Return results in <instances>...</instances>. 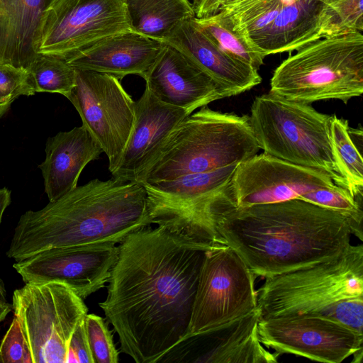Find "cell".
Returning a JSON list of instances; mask_svg holds the SVG:
<instances>
[{"label": "cell", "instance_id": "obj_35", "mask_svg": "<svg viewBox=\"0 0 363 363\" xmlns=\"http://www.w3.org/2000/svg\"><path fill=\"white\" fill-rule=\"evenodd\" d=\"M12 308V305L9 303L5 304H0V323L3 321L6 315L11 312Z\"/></svg>", "mask_w": 363, "mask_h": 363}, {"label": "cell", "instance_id": "obj_2", "mask_svg": "<svg viewBox=\"0 0 363 363\" xmlns=\"http://www.w3.org/2000/svg\"><path fill=\"white\" fill-rule=\"evenodd\" d=\"M225 186L210 198L208 217L218 242L234 250L255 277L332 259L350 245L353 225L345 214L300 199L237 207Z\"/></svg>", "mask_w": 363, "mask_h": 363}, {"label": "cell", "instance_id": "obj_25", "mask_svg": "<svg viewBox=\"0 0 363 363\" xmlns=\"http://www.w3.org/2000/svg\"><path fill=\"white\" fill-rule=\"evenodd\" d=\"M347 120L332 116L331 142L342 173L347 181L350 194L362 201L363 160L361 150L352 141Z\"/></svg>", "mask_w": 363, "mask_h": 363}, {"label": "cell", "instance_id": "obj_31", "mask_svg": "<svg viewBox=\"0 0 363 363\" xmlns=\"http://www.w3.org/2000/svg\"><path fill=\"white\" fill-rule=\"evenodd\" d=\"M0 363H33L30 350L15 317L0 343Z\"/></svg>", "mask_w": 363, "mask_h": 363}, {"label": "cell", "instance_id": "obj_17", "mask_svg": "<svg viewBox=\"0 0 363 363\" xmlns=\"http://www.w3.org/2000/svg\"><path fill=\"white\" fill-rule=\"evenodd\" d=\"M162 42L180 52L210 77L226 97L250 90L262 82L258 70L223 52L193 18L179 23Z\"/></svg>", "mask_w": 363, "mask_h": 363}, {"label": "cell", "instance_id": "obj_19", "mask_svg": "<svg viewBox=\"0 0 363 363\" xmlns=\"http://www.w3.org/2000/svg\"><path fill=\"white\" fill-rule=\"evenodd\" d=\"M330 35L327 4L319 0H294L286 4L270 23L249 37L265 57L298 50Z\"/></svg>", "mask_w": 363, "mask_h": 363}, {"label": "cell", "instance_id": "obj_22", "mask_svg": "<svg viewBox=\"0 0 363 363\" xmlns=\"http://www.w3.org/2000/svg\"><path fill=\"white\" fill-rule=\"evenodd\" d=\"M51 0H0V63L28 69L36 57L35 37Z\"/></svg>", "mask_w": 363, "mask_h": 363}, {"label": "cell", "instance_id": "obj_16", "mask_svg": "<svg viewBox=\"0 0 363 363\" xmlns=\"http://www.w3.org/2000/svg\"><path fill=\"white\" fill-rule=\"evenodd\" d=\"M143 79L160 101L189 113L226 97L210 77L166 44Z\"/></svg>", "mask_w": 363, "mask_h": 363}, {"label": "cell", "instance_id": "obj_24", "mask_svg": "<svg viewBox=\"0 0 363 363\" xmlns=\"http://www.w3.org/2000/svg\"><path fill=\"white\" fill-rule=\"evenodd\" d=\"M193 21L225 53L257 70L263 65L264 57L256 49L249 35L235 29L220 11L202 18L194 17Z\"/></svg>", "mask_w": 363, "mask_h": 363}, {"label": "cell", "instance_id": "obj_32", "mask_svg": "<svg viewBox=\"0 0 363 363\" xmlns=\"http://www.w3.org/2000/svg\"><path fill=\"white\" fill-rule=\"evenodd\" d=\"M84 320V318L77 325L71 336L66 363H93Z\"/></svg>", "mask_w": 363, "mask_h": 363}, {"label": "cell", "instance_id": "obj_38", "mask_svg": "<svg viewBox=\"0 0 363 363\" xmlns=\"http://www.w3.org/2000/svg\"><path fill=\"white\" fill-rule=\"evenodd\" d=\"M323 3H325V4H328L330 3L332 0H319Z\"/></svg>", "mask_w": 363, "mask_h": 363}, {"label": "cell", "instance_id": "obj_1", "mask_svg": "<svg viewBox=\"0 0 363 363\" xmlns=\"http://www.w3.org/2000/svg\"><path fill=\"white\" fill-rule=\"evenodd\" d=\"M118 244L107 296L99 306L122 352L137 363L162 362L187 335L206 252L220 244L159 225Z\"/></svg>", "mask_w": 363, "mask_h": 363}, {"label": "cell", "instance_id": "obj_18", "mask_svg": "<svg viewBox=\"0 0 363 363\" xmlns=\"http://www.w3.org/2000/svg\"><path fill=\"white\" fill-rule=\"evenodd\" d=\"M257 308L253 312L209 331L187 338L192 362L277 363L279 353L271 352L261 343Z\"/></svg>", "mask_w": 363, "mask_h": 363}, {"label": "cell", "instance_id": "obj_29", "mask_svg": "<svg viewBox=\"0 0 363 363\" xmlns=\"http://www.w3.org/2000/svg\"><path fill=\"white\" fill-rule=\"evenodd\" d=\"M331 35L363 30V0H332L327 4Z\"/></svg>", "mask_w": 363, "mask_h": 363}, {"label": "cell", "instance_id": "obj_14", "mask_svg": "<svg viewBox=\"0 0 363 363\" xmlns=\"http://www.w3.org/2000/svg\"><path fill=\"white\" fill-rule=\"evenodd\" d=\"M113 242L42 251L13 264L26 283L57 282L82 299L104 287L118 257Z\"/></svg>", "mask_w": 363, "mask_h": 363}, {"label": "cell", "instance_id": "obj_11", "mask_svg": "<svg viewBox=\"0 0 363 363\" xmlns=\"http://www.w3.org/2000/svg\"><path fill=\"white\" fill-rule=\"evenodd\" d=\"M75 71V84L67 99L79 113L82 125L106 155L111 173L118 165L130 136L135 121V101L116 77Z\"/></svg>", "mask_w": 363, "mask_h": 363}, {"label": "cell", "instance_id": "obj_34", "mask_svg": "<svg viewBox=\"0 0 363 363\" xmlns=\"http://www.w3.org/2000/svg\"><path fill=\"white\" fill-rule=\"evenodd\" d=\"M11 201V191L4 187L0 189V223L6 208L9 206Z\"/></svg>", "mask_w": 363, "mask_h": 363}, {"label": "cell", "instance_id": "obj_3", "mask_svg": "<svg viewBox=\"0 0 363 363\" xmlns=\"http://www.w3.org/2000/svg\"><path fill=\"white\" fill-rule=\"evenodd\" d=\"M151 225L142 183L94 179L21 215L6 256L18 262L52 248L120 243Z\"/></svg>", "mask_w": 363, "mask_h": 363}, {"label": "cell", "instance_id": "obj_36", "mask_svg": "<svg viewBox=\"0 0 363 363\" xmlns=\"http://www.w3.org/2000/svg\"><path fill=\"white\" fill-rule=\"evenodd\" d=\"M7 303L6 291L4 283L0 278V304H5Z\"/></svg>", "mask_w": 363, "mask_h": 363}, {"label": "cell", "instance_id": "obj_33", "mask_svg": "<svg viewBox=\"0 0 363 363\" xmlns=\"http://www.w3.org/2000/svg\"><path fill=\"white\" fill-rule=\"evenodd\" d=\"M232 1L233 0H197L193 4L195 17L202 18L213 14Z\"/></svg>", "mask_w": 363, "mask_h": 363}, {"label": "cell", "instance_id": "obj_5", "mask_svg": "<svg viewBox=\"0 0 363 363\" xmlns=\"http://www.w3.org/2000/svg\"><path fill=\"white\" fill-rule=\"evenodd\" d=\"M331 118L308 104L269 92L255 97L249 116L259 150L286 162L320 170L350 191L333 150Z\"/></svg>", "mask_w": 363, "mask_h": 363}, {"label": "cell", "instance_id": "obj_9", "mask_svg": "<svg viewBox=\"0 0 363 363\" xmlns=\"http://www.w3.org/2000/svg\"><path fill=\"white\" fill-rule=\"evenodd\" d=\"M255 279V274L229 246L216 245L208 250L200 269L184 340L255 311L257 291Z\"/></svg>", "mask_w": 363, "mask_h": 363}, {"label": "cell", "instance_id": "obj_21", "mask_svg": "<svg viewBox=\"0 0 363 363\" xmlns=\"http://www.w3.org/2000/svg\"><path fill=\"white\" fill-rule=\"evenodd\" d=\"M45 151V158L39 168L50 201L75 188L85 166L97 160L103 152L99 144L83 125L49 138Z\"/></svg>", "mask_w": 363, "mask_h": 363}, {"label": "cell", "instance_id": "obj_27", "mask_svg": "<svg viewBox=\"0 0 363 363\" xmlns=\"http://www.w3.org/2000/svg\"><path fill=\"white\" fill-rule=\"evenodd\" d=\"M27 70L35 93H56L67 98L75 84V69L56 57L37 54Z\"/></svg>", "mask_w": 363, "mask_h": 363}, {"label": "cell", "instance_id": "obj_7", "mask_svg": "<svg viewBox=\"0 0 363 363\" xmlns=\"http://www.w3.org/2000/svg\"><path fill=\"white\" fill-rule=\"evenodd\" d=\"M363 297V246L352 245L339 256L265 278L257 291L262 318L316 315L335 320L340 303Z\"/></svg>", "mask_w": 363, "mask_h": 363}, {"label": "cell", "instance_id": "obj_10", "mask_svg": "<svg viewBox=\"0 0 363 363\" xmlns=\"http://www.w3.org/2000/svg\"><path fill=\"white\" fill-rule=\"evenodd\" d=\"M129 30L123 0H51L40 20L35 50L67 60L107 38Z\"/></svg>", "mask_w": 363, "mask_h": 363}, {"label": "cell", "instance_id": "obj_4", "mask_svg": "<svg viewBox=\"0 0 363 363\" xmlns=\"http://www.w3.org/2000/svg\"><path fill=\"white\" fill-rule=\"evenodd\" d=\"M259 150L249 116L213 111L205 106L173 129L141 183L170 180L240 164Z\"/></svg>", "mask_w": 363, "mask_h": 363}, {"label": "cell", "instance_id": "obj_15", "mask_svg": "<svg viewBox=\"0 0 363 363\" xmlns=\"http://www.w3.org/2000/svg\"><path fill=\"white\" fill-rule=\"evenodd\" d=\"M187 111L160 101L147 89L135 101V121L121 161L111 172L122 182L141 183L173 129Z\"/></svg>", "mask_w": 363, "mask_h": 363}, {"label": "cell", "instance_id": "obj_39", "mask_svg": "<svg viewBox=\"0 0 363 363\" xmlns=\"http://www.w3.org/2000/svg\"><path fill=\"white\" fill-rule=\"evenodd\" d=\"M194 1V3L196 2L197 0H193Z\"/></svg>", "mask_w": 363, "mask_h": 363}, {"label": "cell", "instance_id": "obj_26", "mask_svg": "<svg viewBox=\"0 0 363 363\" xmlns=\"http://www.w3.org/2000/svg\"><path fill=\"white\" fill-rule=\"evenodd\" d=\"M294 0H233L220 11L238 31L250 35L270 23Z\"/></svg>", "mask_w": 363, "mask_h": 363}, {"label": "cell", "instance_id": "obj_28", "mask_svg": "<svg viewBox=\"0 0 363 363\" xmlns=\"http://www.w3.org/2000/svg\"><path fill=\"white\" fill-rule=\"evenodd\" d=\"M84 324L93 363H117L118 352L104 319L96 314L87 313Z\"/></svg>", "mask_w": 363, "mask_h": 363}, {"label": "cell", "instance_id": "obj_30", "mask_svg": "<svg viewBox=\"0 0 363 363\" xmlns=\"http://www.w3.org/2000/svg\"><path fill=\"white\" fill-rule=\"evenodd\" d=\"M35 94L27 69L0 63V104H11L20 96Z\"/></svg>", "mask_w": 363, "mask_h": 363}, {"label": "cell", "instance_id": "obj_20", "mask_svg": "<svg viewBox=\"0 0 363 363\" xmlns=\"http://www.w3.org/2000/svg\"><path fill=\"white\" fill-rule=\"evenodd\" d=\"M165 44L129 30L107 38L67 60L75 69L106 73L121 79L144 78Z\"/></svg>", "mask_w": 363, "mask_h": 363}, {"label": "cell", "instance_id": "obj_12", "mask_svg": "<svg viewBox=\"0 0 363 363\" xmlns=\"http://www.w3.org/2000/svg\"><path fill=\"white\" fill-rule=\"evenodd\" d=\"M261 343L281 354L325 363H340L352 355L360 363L363 335L333 319L316 315L260 318Z\"/></svg>", "mask_w": 363, "mask_h": 363}, {"label": "cell", "instance_id": "obj_6", "mask_svg": "<svg viewBox=\"0 0 363 363\" xmlns=\"http://www.w3.org/2000/svg\"><path fill=\"white\" fill-rule=\"evenodd\" d=\"M269 93L303 104H345L363 93V35L327 36L296 50L274 71Z\"/></svg>", "mask_w": 363, "mask_h": 363}, {"label": "cell", "instance_id": "obj_8", "mask_svg": "<svg viewBox=\"0 0 363 363\" xmlns=\"http://www.w3.org/2000/svg\"><path fill=\"white\" fill-rule=\"evenodd\" d=\"M82 298L57 282L26 283L13 294L12 308L33 363H66L77 325L88 313Z\"/></svg>", "mask_w": 363, "mask_h": 363}, {"label": "cell", "instance_id": "obj_37", "mask_svg": "<svg viewBox=\"0 0 363 363\" xmlns=\"http://www.w3.org/2000/svg\"><path fill=\"white\" fill-rule=\"evenodd\" d=\"M11 104H0V117L8 111Z\"/></svg>", "mask_w": 363, "mask_h": 363}, {"label": "cell", "instance_id": "obj_23", "mask_svg": "<svg viewBox=\"0 0 363 363\" xmlns=\"http://www.w3.org/2000/svg\"><path fill=\"white\" fill-rule=\"evenodd\" d=\"M132 30L162 40L183 21L195 17L189 0H123Z\"/></svg>", "mask_w": 363, "mask_h": 363}, {"label": "cell", "instance_id": "obj_13", "mask_svg": "<svg viewBox=\"0 0 363 363\" xmlns=\"http://www.w3.org/2000/svg\"><path fill=\"white\" fill-rule=\"evenodd\" d=\"M337 184L323 172L265 152L240 163L224 191L237 207L299 199L310 191Z\"/></svg>", "mask_w": 363, "mask_h": 363}]
</instances>
